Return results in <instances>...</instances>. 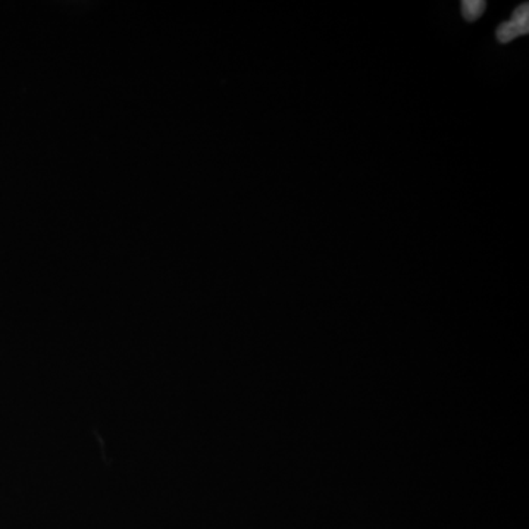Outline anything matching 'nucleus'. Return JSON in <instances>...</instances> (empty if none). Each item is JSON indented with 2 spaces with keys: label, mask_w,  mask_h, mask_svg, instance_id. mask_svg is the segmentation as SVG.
<instances>
[{
  "label": "nucleus",
  "mask_w": 529,
  "mask_h": 529,
  "mask_svg": "<svg viewBox=\"0 0 529 529\" xmlns=\"http://www.w3.org/2000/svg\"><path fill=\"white\" fill-rule=\"evenodd\" d=\"M529 33V4L519 5L514 9L513 16L506 23L500 24L495 30V37L503 45L513 42L514 38L526 36Z\"/></svg>",
  "instance_id": "1"
},
{
  "label": "nucleus",
  "mask_w": 529,
  "mask_h": 529,
  "mask_svg": "<svg viewBox=\"0 0 529 529\" xmlns=\"http://www.w3.org/2000/svg\"><path fill=\"white\" fill-rule=\"evenodd\" d=\"M461 8L463 18L468 23H475L476 19H480L481 16L484 14L487 2L484 0H465V2H462Z\"/></svg>",
  "instance_id": "2"
}]
</instances>
